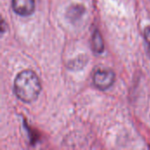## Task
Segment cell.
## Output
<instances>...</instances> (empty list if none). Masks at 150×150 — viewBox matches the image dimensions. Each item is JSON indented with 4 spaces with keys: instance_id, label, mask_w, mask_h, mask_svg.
I'll return each instance as SVG.
<instances>
[{
    "instance_id": "1",
    "label": "cell",
    "mask_w": 150,
    "mask_h": 150,
    "mask_svg": "<svg viewBox=\"0 0 150 150\" xmlns=\"http://www.w3.org/2000/svg\"><path fill=\"white\" fill-rule=\"evenodd\" d=\"M14 93L17 98L24 103L35 101L41 91V85L38 76L30 69L19 72L13 84Z\"/></svg>"
},
{
    "instance_id": "2",
    "label": "cell",
    "mask_w": 150,
    "mask_h": 150,
    "mask_svg": "<svg viewBox=\"0 0 150 150\" xmlns=\"http://www.w3.org/2000/svg\"><path fill=\"white\" fill-rule=\"evenodd\" d=\"M114 81L115 74L112 69L108 68H98L93 74V83L98 89L101 91L109 89L114 83Z\"/></svg>"
},
{
    "instance_id": "3",
    "label": "cell",
    "mask_w": 150,
    "mask_h": 150,
    "mask_svg": "<svg viewBox=\"0 0 150 150\" xmlns=\"http://www.w3.org/2000/svg\"><path fill=\"white\" fill-rule=\"evenodd\" d=\"M11 6L15 13L22 17H27L34 11L35 0H12Z\"/></svg>"
},
{
    "instance_id": "4",
    "label": "cell",
    "mask_w": 150,
    "mask_h": 150,
    "mask_svg": "<svg viewBox=\"0 0 150 150\" xmlns=\"http://www.w3.org/2000/svg\"><path fill=\"white\" fill-rule=\"evenodd\" d=\"M91 47L95 53L101 54L105 50V45L103 38L100 34V32L98 30H95L92 34V40H91Z\"/></svg>"
},
{
    "instance_id": "5",
    "label": "cell",
    "mask_w": 150,
    "mask_h": 150,
    "mask_svg": "<svg viewBox=\"0 0 150 150\" xmlns=\"http://www.w3.org/2000/svg\"><path fill=\"white\" fill-rule=\"evenodd\" d=\"M144 39L147 44V50H148V54L150 56V25H148L145 28L144 31Z\"/></svg>"
}]
</instances>
